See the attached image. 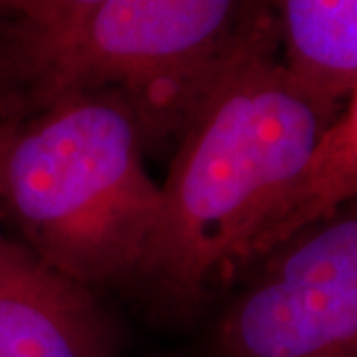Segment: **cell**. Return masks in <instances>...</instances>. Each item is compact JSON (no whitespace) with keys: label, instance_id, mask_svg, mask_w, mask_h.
Listing matches in <instances>:
<instances>
[{"label":"cell","instance_id":"1","mask_svg":"<svg viewBox=\"0 0 357 357\" xmlns=\"http://www.w3.org/2000/svg\"><path fill=\"white\" fill-rule=\"evenodd\" d=\"M340 112L290 72L274 18L264 20L204 84L181 126L147 272L191 298L236 272Z\"/></svg>","mask_w":357,"mask_h":357},{"label":"cell","instance_id":"2","mask_svg":"<svg viewBox=\"0 0 357 357\" xmlns=\"http://www.w3.org/2000/svg\"><path fill=\"white\" fill-rule=\"evenodd\" d=\"M145 133L117 91H77L0 126V211L26 248L82 286L147 272L163 217Z\"/></svg>","mask_w":357,"mask_h":357},{"label":"cell","instance_id":"3","mask_svg":"<svg viewBox=\"0 0 357 357\" xmlns=\"http://www.w3.org/2000/svg\"><path fill=\"white\" fill-rule=\"evenodd\" d=\"M270 16L268 0H105L62 38L30 40L40 96L117 91L145 137L178 135L204 84Z\"/></svg>","mask_w":357,"mask_h":357},{"label":"cell","instance_id":"4","mask_svg":"<svg viewBox=\"0 0 357 357\" xmlns=\"http://www.w3.org/2000/svg\"><path fill=\"white\" fill-rule=\"evenodd\" d=\"M215 357H357V197L252 260Z\"/></svg>","mask_w":357,"mask_h":357},{"label":"cell","instance_id":"5","mask_svg":"<svg viewBox=\"0 0 357 357\" xmlns=\"http://www.w3.org/2000/svg\"><path fill=\"white\" fill-rule=\"evenodd\" d=\"M109 333L86 286L26 246L0 250V357H107Z\"/></svg>","mask_w":357,"mask_h":357},{"label":"cell","instance_id":"6","mask_svg":"<svg viewBox=\"0 0 357 357\" xmlns=\"http://www.w3.org/2000/svg\"><path fill=\"white\" fill-rule=\"evenodd\" d=\"M268 6L290 72L344 107L357 88V0H268Z\"/></svg>","mask_w":357,"mask_h":357},{"label":"cell","instance_id":"7","mask_svg":"<svg viewBox=\"0 0 357 357\" xmlns=\"http://www.w3.org/2000/svg\"><path fill=\"white\" fill-rule=\"evenodd\" d=\"M354 197H357V151L333 165L306 171L258 227L236 272H243L252 260L294 230Z\"/></svg>","mask_w":357,"mask_h":357},{"label":"cell","instance_id":"8","mask_svg":"<svg viewBox=\"0 0 357 357\" xmlns=\"http://www.w3.org/2000/svg\"><path fill=\"white\" fill-rule=\"evenodd\" d=\"M357 151V88L344 103L342 112L337 115L335 123L326 133L324 141L319 143L318 151L310 161L306 171L310 169H321V167L333 165L345 159L347 155ZM304 171V173H306Z\"/></svg>","mask_w":357,"mask_h":357},{"label":"cell","instance_id":"9","mask_svg":"<svg viewBox=\"0 0 357 357\" xmlns=\"http://www.w3.org/2000/svg\"><path fill=\"white\" fill-rule=\"evenodd\" d=\"M105 0H46L50 8L52 24L46 32L34 34L30 32V40L34 44H46L70 34L74 28L82 24L88 14H91Z\"/></svg>","mask_w":357,"mask_h":357},{"label":"cell","instance_id":"10","mask_svg":"<svg viewBox=\"0 0 357 357\" xmlns=\"http://www.w3.org/2000/svg\"><path fill=\"white\" fill-rule=\"evenodd\" d=\"M2 16L22 18L34 34L46 32L52 24L46 0H0V18Z\"/></svg>","mask_w":357,"mask_h":357},{"label":"cell","instance_id":"11","mask_svg":"<svg viewBox=\"0 0 357 357\" xmlns=\"http://www.w3.org/2000/svg\"><path fill=\"white\" fill-rule=\"evenodd\" d=\"M14 79L8 60L0 58V126L13 119L14 107Z\"/></svg>","mask_w":357,"mask_h":357},{"label":"cell","instance_id":"12","mask_svg":"<svg viewBox=\"0 0 357 357\" xmlns=\"http://www.w3.org/2000/svg\"><path fill=\"white\" fill-rule=\"evenodd\" d=\"M2 217H4V215H2V211H0V222H2ZM4 243H6V238L2 236V229H0V250H2V246H4Z\"/></svg>","mask_w":357,"mask_h":357}]
</instances>
